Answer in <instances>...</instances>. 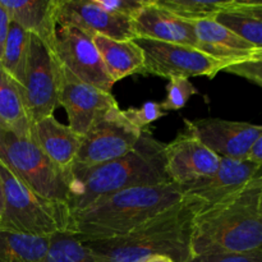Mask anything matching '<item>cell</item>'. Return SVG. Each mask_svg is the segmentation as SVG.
Listing matches in <instances>:
<instances>
[{
  "mask_svg": "<svg viewBox=\"0 0 262 262\" xmlns=\"http://www.w3.org/2000/svg\"><path fill=\"white\" fill-rule=\"evenodd\" d=\"M171 183L165 166V145L142 130L137 145L123 158L87 169H71L67 206L71 214L123 189Z\"/></svg>",
  "mask_w": 262,
  "mask_h": 262,
  "instance_id": "6da1fadb",
  "label": "cell"
},
{
  "mask_svg": "<svg viewBox=\"0 0 262 262\" xmlns=\"http://www.w3.org/2000/svg\"><path fill=\"white\" fill-rule=\"evenodd\" d=\"M182 201L183 189L174 183L123 189L71 214L67 232L82 242L123 237Z\"/></svg>",
  "mask_w": 262,
  "mask_h": 262,
  "instance_id": "7a4b0ae2",
  "label": "cell"
},
{
  "mask_svg": "<svg viewBox=\"0 0 262 262\" xmlns=\"http://www.w3.org/2000/svg\"><path fill=\"white\" fill-rule=\"evenodd\" d=\"M261 191L262 174L230 199L197 212L192 228V257L262 251Z\"/></svg>",
  "mask_w": 262,
  "mask_h": 262,
  "instance_id": "3957f363",
  "label": "cell"
},
{
  "mask_svg": "<svg viewBox=\"0 0 262 262\" xmlns=\"http://www.w3.org/2000/svg\"><path fill=\"white\" fill-rule=\"evenodd\" d=\"M200 211L197 202L183 199L123 237L84 243L105 262H146L155 256L188 262L193 220Z\"/></svg>",
  "mask_w": 262,
  "mask_h": 262,
  "instance_id": "277c9868",
  "label": "cell"
},
{
  "mask_svg": "<svg viewBox=\"0 0 262 262\" xmlns=\"http://www.w3.org/2000/svg\"><path fill=\"white\" fill-rule=\"evenodd\" d=\"M4 187V210L0 229L50 238L68 230L71 211L66 202L53 201L31 191L0 163Z\"/></svg>",
  "mask_w": 262,
  "mask_h": 262,
  "instance_id": "5b68a950",
  "label": "cell"
},
{
  "mask_svg": "<svg viewBox=\"0 0 262 262\" xmlns=\"http://www.w3.org/2000/svg\"><path fill=\"white\" fill-rule=\"evenodd\" d=\"M0 163L41 197L66 204L68 201L69 173L54 164L31 138L7 130Z\"/></svg>",
  "mask_w": 262,
  "mask_h": 262,
  "instance_id": "8992f818",
  "label": "cell"
},
{
  "mask_svg": "<svg viewBox=\"0 0 262 262\" xmlns=\"http://www.w3.org/2000/svg\"><path fill=\"white\" fill-rule=\"evenodd\" d=\"M142 130L125 118L118 106L101 113L82 137L77 160L72 169L102 165L127 155L140 141Z\"/></svg>",
  "mask_w": 262,
  "mask_h": 262,
  "instance_id": "52a82bcc",
  "label": "cell"
},
{
  "mask_svg": "<svg viewBox=\"0 0 262 262\" xmlns=\"http://www.w3.org/2000/svg\"><path fill=\"white\" fill-rule=\"evenodd\" d=\"M63 67L54 48L31 35L30 55L26 69L22 96L32 124L53 115L59 106Z\"/></svg>",
  "mask_w": 262,
  "mask_h": 262,
  "instance_id": "ba28073f",
  "label": "cell"
},
{
  "mask_svg": "<svg viewBox=\"0 0 262 262\" xmlns=\"http://www.w3.org/2000/svg\"><path fill=\"white\" fill-rule=\"evenodd\" d=\"M142 49L145 56L143 73L163 78L174 77H207L214 78L219 72H224L228 64L211 58L197 48L178 43L160 42V41L135 38Z\"/></svg>",
  "mask_w": 262,
  "mask_h": 262,
  "instance_id": "9c48e42d",
  "label": "cell"
},
{
  "mask_svg": "<svg viewBox=\"0 0 262 262\" xmlns=\"http://www.w3.org/2000/svg\"><path fill=\"white\" fill-rule=\"evenodd\" d=\"M54 51L61 67L76 78L112 94L115 83L105 69L94 36L74 26H59Z\"/></svg>",
  "mask_w": 262,
  "mask_h": 262,
  "instance_id": "30bf717a",
  "label": "cell"
},
{
  "mask_svg": "<svg viewBox=\"0 0 262 262\" xmlns=\"http://www.w3.org/2000/svg\"><path fill=\"white\" fill-rule=\"evenodd\" d=\"M222 158L212 152L184 124L183 130L165 145L166 173L171 183L186 187L217 170Z\"/></svg>",
  "mask_w": 262,
  "mask_h": 262,
  "instance_id": "8fae6325",
  "label": "cell"
},
{
  "mask_svg": "<svg viewBox=\"0 0 262 262\" xmlns=\"http://www.w3.org/2000/svg\"><path fill=\"white\" fill-rule=\"evenodd\" d=\"M184 124L219 158L232 160H247L251 148L262 133V125L219 118L184 119Z\"/></svg>",
  "mask_w": 262,
  "mask_h": 262,
  "instance_id": "7c38bea8",
  "label": "cell"
},
{
  "mask_svg": "<svg viewBox=\"0 0 262 262\" xmlns=\"http://www.w3.org/2000/svg\"><path fill=\"white\" fill-rule=\"evenodd\" d=\"M262 174V166L247 160L222 159L217 170L210 177L182 187L183 199L191 200L206 210L222 204L245 188L252 179Z\"/></svg>",
  "mask_w": 262,
  "mask_h": 262,
  "instance_id": "4fadbf2b",
  "label": "cell"
},
{
  "mask_svg": "<svg viewBox=\"0 0 262 262\" xmlns=\"http://www.w3.org/2000/svg\"><path fill=\"white\" fill-rule=\"evenodd\" d=\"M59 106H63L69 127L83 137L101 113L118 106L113 94L87 84L63 68Z\"/></svg>",
  "mask_w": 262,
  "mask_h": 262,
  "instance_id": "5bb4252c",
  "label": "cell"
},
{
  "mask_svg": "<svg viewBox=\"0 0 262 262\" xmlns=\"http://www.w3.org/2000/svg\"><path fill=\"white\" fill-rule=\"evenodd\" d=\"M56 23L74 26L90 35L115 40H135L132 18L102 9L95 0H59Z\"/></svg>",
  "mask_w": 262,
  "mask_h": 262,
  "instance_id": "9a60e30c",
  "label": "cell"
},
{
  "mask_svg": "<svg viewBox=\"0 0 262 262\" xmlns=\"http://www.w3.org/2000/svg\"><path fill=\"white\" fill-rule=\"evenodd\" d=\"M136 38L197 48L193 22L177 17L156 0H146L132 19Z\"/></svg>",
  "mask_w": 262,
  "mask_h": 262,
  "instance_id": "2e32d148",
  "label": "cell"
},
{
  "mask_svg": "<svg viewBox=\"0 0 262 262\" xmlns=\"http://www.w3.org/2000/svg\"><path fill=\"white\" fill-rule=\"evenodd\" d=\"M31 140L54 164L68 173L76 163L82 142L81 136L69 125L58 122L54 115L33 123Z\"/></svg>",
  "mask_w": 262,
  "mask_h": 262,
  "instance_id": "e0dca14e",
  "label": "cell"
},
{
  "mask_svg": "<svg viewBox=\"0 0 262 262\" xmlns=\"http://www.w3.org/2000/svg\"><path fill=\"white\" fill-rule=\"evenodd\" d=\"M197 49L211 58L225 61L228 67L248 60L257 49L220 25L215 19H205L194 23Z\"/></svg>",
  "mask_w": 262,
  "mask_h": 262,
  "instance_id": "ac0fdd59",
  "label": "cell"
},
{
  "mask_svg": "<svg viewBox=\"0 0 262 262\" xmlns=\"http://www.w3.org/2000/svg\"><path fill=\"white\" fill-rule=\"evenodd\" d=\"M12 22L54 48L59 0H0Z\"/></svg>",
  "mask_w": 262,
  "mask_h": 262,
  "instance_id": "d6986e66",
  "label": "cell"
},
{
  "mask_svg": "<svg viewBox=\"0 0 262 262\" xmlns=\"http://www.w3.org/2000/svg\"><path fill=\"white\" fill-rule=\"evenodd\" d=\"M107 74L114 83L125 77L143 73L145 56L135 40H115L102 35L94 36Z\"/></svg>",
  "mask_w": 262,
  "mask_h": 262,
  "instance_id": "ffe728a7",
  "label": "cell"
},
{
  "mask_svg": "<svg viewBox=\"0 0 262 262\" xmlns=\"http://www.w3.org/2000/svg\"><path fill=\"white\" fill-rule=\"evenodd\" d=\"M0 122L10 132L31 138L32 122L30 119L19 84L0 67Z\"/></svg>",
  "mask_w": 262,
  "mask_h": 262,
  "instance_id": "44dd1931",
  "label": "cell"
},
{
  "mask_svg": "<svg viewBox=\"0 0 262 262\" xmlns=\"http://www.w3.org/2000/svg\"><path fill=\"white\" fill-rule=\"evenodd\" d=\"M50 238L0 229V262H43Z\"/></svg>",
  "mask_w": 262,
  "mask_h": 262,
  "instance_id": "7402d4cb",
  "label": "cell"
},
{
  "mask_svg": "<svg viewBox=\"0 0 262 262\" xmlns=\"http://www.w3.org/2000/svg\"><path fill=\"white\" fill-rule=\"evenodd\" d=\"M30 43L31 33L10 20L9 31L0 59V67L19 84L20 89L25 83L26 69H27L28 55H30Z\"/></svg>",
  "mask_w": 262,
  "mask_h": 262,
  "instance_id": "603a6c76",
  "label": "cell"
},
{
  "mask_svg": "<svg viewBox=\"0 0 262 262\" xmlns=\"http://www.w3.org/2000/svg\"><path fill=\"white\" fill-rule=\"evenodd\" d=\"M43 262H105L87 243L69 232L50 237L49 250Z\"/></svg>",
  "mask_w": 262,
  "mask_h": 262,
  "instance_id": "cb8c5ba5",
  "label": "cell"
},
{
  "mask_svg": "<svg viewBox=\"0 0 262 262\" xmlns=\"http://www.w3.org/2000/svg\"><path fill=\"white\" fill-rule=\"evenodd\" d=\"M161 7L177 17L189 22L214 19L220 12L228 9L230 0H156Z\"/></svg>",
  "mask_w": 262,
  "mask_h": 262,
  "instance_id": "d4e9b609",
  "label": "cell"
},
{
  "mask_svg": "<svg viewBox=\"0 0 262 262\" xmlns=\"http://www.w3.org/2000/svg\"><path fill=\"white\" fill-rule=\"evenodd\" d=\"M232 3L233 0H230L228 9L220 12L214 19L260 50L262 49V20L235 9L232 7Z\"/></svg>",
  "mask_w": 262,
  "mask_h": 262,
  "instance_id": "484cf974",
  "label": "cell"
},
{
  "mask_svg": "<svg viewBox=\"0 0 262 262\" xmlns=\"http://www.w3.org/2000/svg\"><path fill=\"white\" fill-rule=\"evenodd\" d=\"M197 92H199L197 89L188 78H183V77L170 78L166 86V97L160 104L161 109L165 113L182 109Z\"/></svg>",
  "mask_w": 262,
  "mask_h": 262,
  "instance_id": "4316f807",
  "label": "cell"
},
{
  "mask_svg": "<svg viewBox=\"0 0 262 262\" xmlns=\"http://www.w3.org/2000/svg\"><path fill=\"white\" fill-rule=\"evenodd\" d=\"M123 113L125 118L140 130H147L151 123L156 122L166 114L161 109L160 104L155 101L145 102L141 107H129L127 110H123Z\"/></svg>",
  "mask_w": 262,
  "mask_h": 262,
  "instance_id": "83f0119b",
  "label": "cell"
},
{
  "mask_svg": "<svg viewBox=\"0 0 262 262\" xmlns=\"http://www.w3.org/2000/svg\"><path fill=\"white\" fill-rule=\"evenodd\" d=\"M224 72L248 79L262 89V60H245L227 67Z\"/></svg>",
  "mask_w": 262,
  "mask_h": 262,
  "instance_id": "f1b7e54d",
  "label": "cell"
},
{
  "mask_svg": "<svg viewBox=\"0 0 262 262\" xmlns=\"http://www.w3.org/2000/svg\"><path fill=\"white\" fill-rule=\"evenodd\" d=\"M102 9L123 17L132 18L143 7L146 0H95Z\"/></svg>",
  "mask_w": 262,
  "mask_h": 262,
  "instance_id": "f546056e",
  "label": "cell"
},
{
  "mask_svg": "<svg viewBox=\"0 0 262 262\" xmlns=\"http://www.w3.org/2000/svg\"><path fill=\"white\" fill-rule=\"evenodd\" d=\"M188 262H262V251L248 253H207L194 256Z\"/></svg>",
  "mask_w": 262,
  "mask_h": 262,
  "instance_id": "4dcf8cb0",
  "label": "cell"
},
{
  "mask_svg": "<svg viewBox=\"0 0 262 262\" xmlns=\"http://www.w3.org/2000/svg\"><path fill=\"white\" fill-rule=\"evenodd\" d=\"M232 7L262 20V2L260 0H233Z\"/></svg>",
  "mask_w": 262,
  "mask_h": 262,
  "instance_id": "1f68e13d",
  "label": "cell"
},
{
  "mask_svg": "<svg viewBox=\"0 0 262 262\" xmlns=\"http://www.w3.org/2000/svg\"><path fill=\"white\" fill-rule=\"evenodd\" d=\"M10 18L7 10L4 9L2 4H0V59L3 55V49H4L5 40H7L8 31H9Z\"/></svg>",
  "mask_w": 262,
  "mask_h": 262,
  "instance_id": "d6a6232c",
  "label": "cell"
},
{
  "mask_svg": "<svg viewBox=\"0 0 262 262\" xmlns=\"http://www.w3.org/2000/svg\"><path fill=\"white\" fill-rule=\"evenodd\" d=\"M248 160L262 166V133L260 135V137L256 140L252 148H251V152L250 155H248Z\"/></svg>",
  "mask_w": 262,
  "mask_h": 262,
  "instance_id": "836d02e7",
  "label": "cell"
},
{
  "mask_svg": "<svg viewBox=\"0 0 262 262\" xmlns=\"http://www.w3.org/2000/svg\"><path fill=\"white\" fill-rule=\"evenodd\" d=\"M3 210H4V187H3V179L0 174V220H2Z\"/></svg>",
  "mask_w": 262,
  "mask_h": 262,
  "instance_id": "e575fe53",
  "label": "cell"
},
{
  "mask_svg": "<svg viewBox=\"0 0 262 262\" xmlns=\"http://www.w3.org/2000/svg\"><path fill=\"white\" fill-rule=\"evenodd\" d=\"M146 262H174L171 258L166 257V256H155V257L148 258Z\"/></svg>",
  "mask_w": 262,
  "mask_h": 262,
  "instance_id": "d590c367",
  "label": "cell"
},
{
  "mask_svg": "<svg viewBox=\"0 0 262 262\" xmlns=\"http://www.w3.org/2000/svg\"><path fill=\"white\" fill-rule=\"evenodd\" d=\"M248 60H262V49L253 51L252 55H251V58Z\"/></svg>",
  "mask_w": 262,
  "mask_h": 262,
  "instance_id": "8d00e7d4",
  "label": "cell"
},
{
  "mask_svg": "<svg viewBox=\"0 0 262 262\" xmlns=\"http://www.w3.org/2000/svg\"><path fill=\"white\" fill-rule=\"evenodd\" d=\"M7 128L3 125V123L0 122V151H2L3 148V140H4V136H5V132H7Z\"/></svg>",
  "mask_w": 262,
  "mask_h": 262,
  "instance_id": "74e56055",
  "label": "cell"
},
{
  "mask_svg": "<svg viewBox=\"0 0 262 262\" xmlns=\"http://www.w3.org/2000/svg\"><path fill=\"white\" fill-rule=\"evenodd\" d=\"M260 212L262 214V191H261V196H260Z\"/></svg>",
  "mask_w": 262,
  "mask_h": 262,
  "instance_id": "f35d334b",
  "label": "cell"
}]
</instances>
